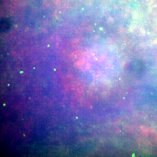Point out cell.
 Instances as JSON below:
<instances>
[{"label":"cell","instance_id":"cell-1","mask_svg":"<svg viewBox=\"0 0 157 157\" xmlns=\"http://www.w3.org/2000/svg\"><path fill=\"white\" fill-rule=\"evenodd\" d=\"M10 24L8 21L7 20H3L1 22V30L3 31H6L8 30L10 27Z\"/></svg>","mask_w":157,"mask_h":157}]
</instances>
